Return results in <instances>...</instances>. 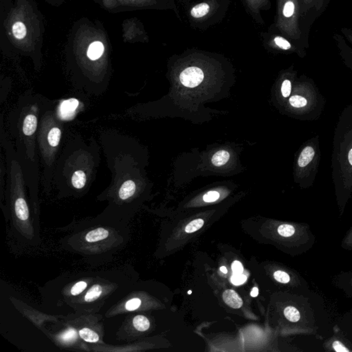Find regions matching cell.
Instances as JSON below:
<instances>
[{
	"label": "cell",
	"mask_w": 352,
	"mask_h": 352,
	"mask_svg": "<svg viewBox=\"0 0 352 352\" xmlns=\"http://www.w3.org/2000/svg\"><path fill=\"white\" fill-rule=\"evenodd\" d=\"M232 0H195L185 5L186 15L191 27L209 29L220 24L228 13Z\"/></svg>",
	"instance_id": "6da1fadb"
},
{
	"label": "cell",
	"mask_w": 352,
	"mask_h": 352,
	"mask_svg": "<svg viewBox=\"0 0 352 352\" xmlns=\"http://www.w3.org/2000/svg\"><path fill=\"white\" fill-rule=\"evenodd\" d=\"M277 11L272 27L292 40L308 44L300 26V0H276Z\"/></svg>",
	"instance_id": "7a4b0ae2"
},
{
	"label": "cell",
	"mask_w": 352,
	"mask_h": 352,
	"mask_svg": "<svg viewBox=\"0 0 352 352\" xmlns=\"http://www.w3.org/2000/svg\"><path fill=\"white\" fill-rule=\"evenodd\" d=\"M262 45L264 48L272 52L295 53L300 56L305 54V43L292 40L277 31L272 26L268 31L261 33Z\"/></svg>",
	"instance_id": "3957f363"
},
{
	"label": "cell",
	"mask_w": 352,
	"mask_h": 352,
	"mask_svg": "<svg viewBox=\"0 0 352 352\" xmlns=\"http://www.w3.org/2000/svg\"><path fill=\"white\" fill-rule=\"evenodd\" d=\"M332 0H300V19L310 27L328 7Z\"/></svg>",
	"instance_id": "277c9868"
},
{
	"label": "cell",
	"mask_w": 352,
	"mask_h": 352,
	"mask_svg": "<svg viewBox=\"0 0 352 352\" xmlns=\"http://www.w3.org/2000/svg\"><path fill=\"white\" fill-rule=\"evenodd\" d=\"M247 13L257 24L264 23L262 13L271 8L270 0H242Z\"/></svg>",
	"instance_id": "5b68a950"
},
{
	"label": "cell",
	"mask_w": 352,
	"mask_h": 352,
	"mask_svg": "<svg viewBox=\"0 0 352 352\" xmlns=\"http://www.w3.org/2000/svg\"><path fill=\"white\" fill-rule=\"evenodd\" d=\"M37 116L34 113H31L25 116L22 123L23 133L25 136H33L35 134L37 129Z\"/></svg>",
	"instance_id": "8992f818"
},
{
	"label": "cell",
	"mask_w": 352,
	"mask_h": 352,
	"mask_svg": "<svg viewBox=\"0 0 352 352\" xmlns=\"http://www.w3.org/2000/svg\"><path fill=\"white\" fill-rule=\"evenodd\" d=\"M79 106V101L75 99H68L64 101L59 107V114L64 119H70L75 114L76 109Z\"/></svg>",
	"instance_id": "52a82bcc"
},
{
	"label": "cell",
	"mask_w": 352,
	"mask_h": 352,
	"mask_svg": "<svg viewBox=\"0 0 352 352\" xmlns=\"http://www.w3.org/2000/svg\"><path fill=\"white\" fill-rule=\"evenodd\" d=\"M222 297H223V300L226 304L228 305L230 308L238 309L240 308L243 305V300H242V298L234 290H226V291L224 292Z\"/></svg>",
	"instance_id": "ba28073f"
},
{
	"label": "cell",
	"mask_w": 352,
	"mask_h": 352,
	"mask_svg": "<svg viewBox=\"0 0 352 352\" xmlns=\"http://www.w3.org/2000/svg\"><path fill=\"white\" fill-rule=\"evenodd\" d=\"M15 212L16 216L21 221H27L29 218V210L24 197H18L15 201Z\"/></svg>",
	"instance_id": "9c48e42d"
},
{
	"label": "cell",
	"mask_w": 352,
	"mask_h": 352,
	"mask_svg": "<svg viewBox=\"0 0 352 352\" xmlns=\"http://www.w3.org/2000/svg\"><path fill=\"white\" fill-rule=\"evenodd\" d=\"M61 139V129L57 126H53L48 130L46 135L47 143L51 148L54 149L59 146Z\"/></svg>",
	"instance_id": "30bf717a"
},
{
	"label": "cell",
	"mask_w": 352,
	"mask_h": 352,
	"mask_svg": "<svg viewBox=\"0 0 352 352\" xmlns=\"http://www.w3.org/2000/svg\"><path fill=\"white\" fill-rule=\"evenodd\" d=\"M136 186L133 180H127L121 186L119 195L121 200H125L130 198L135 194Z\"/></svg>",
	"instance_id": "8fae6325"
},
{
	"label": "cell",
	"mask_w": 352,
	"mask_h": 352,
	"mask_svg": "<svg viewBox=\"0 0 352 352\" xmlns=\"http://www.w3.org/2000/svg\"><path fill=\"white\" fill-rule=\"evenodd\" d=\"M315 149L311 146H307L300 153L298 160V165L300 168L306 167L313 160L315 156Z\"/></svg>",
	"instance_id": "7c38bea8"
},
{
	"label": "cell",
	"mask_w": 352,
	"mask_h": 352,
	"mask_svg": "<svg viewBox=\"0 0 352 352\" xmlns=\"http://www.w3.org/2000/svg\"><path fill=\"white\" fill-rule=\"evenodd\" d=\"M104 52V44L100 41H95L88 48V56L91 60H96L101 57Z\"/></svg>",
	"instance_id": "4fadbf2b"
},
{
	"label": "cell",
	"mask_w": 352,
	"mask_h": 352,
	"mask_svg": "<svg viewBox=\"0 0 352 352\" xmlns=\"http://www.w3.org/2000/svg\"><path fill=\"white\" fill-rule=\"evenodd\" d=\"M79 336L81 339L88 343H97L100 339L99 335L96 332L89 328H82L79 331Z\"/></svg>",
	"instance_id": "5bb4252c"
},
{
	"label": "cell",
	"mask_w": 352,
	"mask_h": 352,
	"mask_svg": "<svg viewBox=\"0 0 352 352\" xmlns=\"http://www.w3.org/2000/svg\"><path fill=\"white\" fill-rule=\"evenodd\" d=\"M109 235V232L104 229L99 228L88 232L86 235V240L89 242H96L104 240Z\"/></svg>",
	"instance_id": "9a60e30c"
},
{
	"label": "cell",
	"mask_w": 352,
	"mask_h": 352,
	"mask_svg": "<svg viewBox=\"0 0 352 352\" xmlns=\"http://www.w3.org/2000/svg\"><path fill=\"white\" fill-rule=\"evenodd\" d=\"M229 159H230L229 152L225 150H221L212 156L211 162L215 167H222L228 162Z\"/></svg>",
	"instance_id": "2e32d148"
},
{
	"label": "cell",
	"mask_w": 352,
	"mask_h": 352,
	"mask_svg": "<svg viewBox=\"0 0 352 352\" xmlns=\"http://www.w3.org/2000/svg\"><path fill=\"white\" fill-rule=\"evenodd\" d=\"M71 182L73 187L76 189H81L84 188L87 182V177L86 174L82 171H76L73 174Z\"/></svg>",
	"instance_id": "e0dca14e"
},
{
	"label": "cell",
	"mask_w": 352,
	"mask_h": 352,
	"mask_svg": "<svg viewBox=\"0 0 352 352\" xmlns=\"http://www.w3.org/2000/svg\"><path fill=\"white\" fill-rule=\"evenodd\" d=\"M133 325L138 331L144 332L150 327V322L147 317L142 315H137L133 319Z\"/></svg>",
	"instance_id": "ac0fdd59"
},
{
	"label": "cell",
	"mask_w": 352,
	"mask_h": 352,
	"mask_svg": "<svg viewBox=\"0 0 352 352\" xmlns=\"http://www.w3.org/2000/svg\"><path fill=\"white\" fill-rule=\"evenodd\" d=\"M77 337V332L76 330L74 329L69 328L61 334L59 338H60L61 341L65 344H71L76 341Z\"/></svg>",
	"instance_id": "d6986e66"
},
{
	"label": "cell",
	"mask_w": 352,
	"mask_h": 352,
	"mask_svg": "<svg viewBox=\"0 0 352 352\" xmlns=\"http://www.w3.org/2000/svg\"><path fill=\"white\" fill-rule=\"evenodd\" d=\"M103 289L100 285H94L89 289L84 297L85 301L91 302L97 299L102 293Z\"/></svg>",
	"instance_id": "ffe728a7"
},
{
	"label": "cell",
	"mask_w": 352,
	"mask_h": 352,
	"mask_svg": "<svg viewBox=\"0 0 352 352\" xmlns=\"http://www.w3.org/2000/svg\"><path fill=\"white\" fill-rule=\"evenodd\" d=\"M13 33L15 37L18 39H24L26 35V28L20 21L15 23L13 26Z\"/></svg>",
	"instance_id": "44dd1931"
},
{
	"label": "cell",
	"mask_w": 352,
	"mask_h": 352,
	"mask_svg": "<svg viewBox=\"0 0 352 352\" xmlns=\"http://www.w3.org/2000/svg\"><path fill=\"white\" fill-rule=\"evenodd\" d=\"M284 315L287 319L290 320V321L293 322V323L298 321L300 318V315L299 310H297V308L292 306L287 307V308L285 309Z\"/></svg>",
	"instance_id": "7402d4cb"
},
{
	"label": "cell",
	"mask_w": 352,
	"mask_h": 352,
	"mask_svg": "<svg viewBox=\"0 0 352 352\" xmlns=\"http://www.w3.org/2000/svg\"><path fill=\"white\" fill-rule=\"evenodd\" d=\"M277 231L282 236L289 237L295 235V229L293 226L290 225V224H282L278 227Z\"/></svg>",
	"instance_id": "603a6c76"
},
{
	"label": "cell",
	"mask_w": 352,
	"mask_h": 352,
	"mask_svg": "<svg viewBox=\"0 0 352 352\" xmlns=\"http://www.w3.org/2000/svg\"><path fill=\"white\" fill-rule=\"evenodd\" d=\"M204 224V220H202V219L193 220L186 227L185 232H187V233H192V232L197 231L203 227Z\"/></svg>",
	"instance_id": "cb8c5ba5"
},
{
	"label": "cell",
	"mask_w": 352,
	"mask_h": 352,
	"mask_svg": "<svg viewBox=\"0 0 352 352\" xmlns=\"http://www.w3.org/2000/svg\"><path fill=\"white\" fill-rule=\"evenodd\" d=\"M289 103L291 105L292 107H296V108H300V107H305L308 104V101L304 97L301 96H292L290 98Z\"/></svg>",
	"instance_id": "d4e9b609"
},
{
	"label": "cell",
	"mask_w": 352,
	"mask_h": 352,
	"mask_svg": "<svg viewBox=\"0 0 352 352\" xmlns=\"http://www.w3.org/2000/svg\"><path fill=\"white\" fill-rule=\"evenodd\" d=\"M88 287L87 282H84V281H81V282H78L76 284L73 285L72 288L70 290V294L72 296H77V295H80L83 292L86 290Z\"/></svg>",
	"instance_id": "484cf974"
},
{
	"label": "cell",
	"mask_w": 352,
	"mask_h": 352,
	"mask_svg": "<svg viewBox=\"0 0 352 352\" xmlns=\"http://www.w3.org/2000/svg\"><path fill=\"white\" fill-rule=\"evenodd\" d=\"M274 277L277 282L282 283H288L290 282V277L286 272L282 271V270H277L274 273Z\"/></svg>",
	"instance_id": "4316f807"
},
{
	"label": "cell",
	"mask_w": 352,
	"mask_h": 352,
	"mask_svg": "<svg viewBox=\"0 0 352 352\" xmlns=\"http://www.w3.org/2000/svg\"><path fill=\"white\" fill-rule=\"evenodd\" d=\"M141 305V300L139 298H134L129 300L126 303L125 309L127 311H134L140 308Z\"/></svg>",
	"instance_id": "83f0119b"
},
{
	"label": "cell",
	"mask_w": 352,
	"mask_h": 352,
	"mask_svg": "<svg viewBox=\"0 0 352 352\" xmlns=\"http://www.w3.org/2000/svg\"><path fill=\"white\" fill-rule=\"evenodd\" d=\"M220 198V194L216 191H211L204 194L203 196V200L205 202H215Z\"/></svg>",
	"instance_id": "f1b7e54d"
},
{
	"label": "cell",
	"mask_w": 352,
	"mask_h": 352,
	"mask_svg": "<svg viewBox=\"0 0 352 352\" xmlns=\"http://www.w3.org/2000/svg\"><path fill=\"white\" fill-rule=\"evenodd\" d=\"M291 81L288 79H285L282 85V94L284 98H288L291 93Z\"/></svg>",
	"instance_id": "f546056e"
},
{
	"label": "cell",
	"mask_w": 352,
	"mask_h": 352,
	"mask_svg": "<svg viewBox=\"0 0 352 352\" xmlns=\"http://www.w3.org/2000/svg\"><path fill=\"white\" fill-rule=\"evenodd\" d=\"M246 281V277L242 274H240V275H235H235L231 277V282L235 285L243 284L244 283H245Z\"/></svg>",
	"instance_id": "4dcf8cb0"
},
{
	"label": "cell",
	"mask_w": 352,
	"mask_h": 352,
	"mask_svg": "<svg viewBox=\"0 0 352 352\" xmlns=\"http://www.w3.org/2000/svg\"><path fill=\"white\" fill-rule=\"evenodd\" d=\"M232 270L235 275H240L244 271L243 265L238 261H235L232 264Z\"/></svg>",
	"instance_id": "1f68e13d"
},
{
	"label": "cell",
	"mask_w": 352,
	"mask_h": 352,
	"mask_svg": "<svg viewBox=\"0 0 352 352\" xmlns=\"http://www.w3.org/2000/svg\"><path fill=\"white\" fill-rule=\"evenodd\" d=\"M332 347H333L334 350L336 352H350V350L345 348L344 345L342 344L341 343H340L339 341H335L334 343H333Z\"/></svg>",
	"instance_id": "d6a6232c"
},
{
	"label": "cell",
	"mask_w": 352,
	"mask_h": 352,
	"mask_svg": "<svg viewBox=\"0 0 352 352\" xmlns=\"http://www.w3.org/2000/svg\"><path fill=\"white\" fill-rule=\"evenodd\" d=\"M259 294V290L258 288H256V287H255V288H252L251 292H250V295L252 297H256L257 295H258Z\"/></svg>",
	"instance_id": "836d02e7"
},
{
	"label": "cell",
	"mask_w": 352,
	"mask_h": 352,
	"mask_svg": "<svg viewBox=\"0 0 352 352\" xmlns=\"http://www.w3.org/2000/svg\"><path fill=\"white\" fill-rule=\"evenodd\" d=\"M348 160L350 164L352 166V149L350 151L348 154Z\"/></svg>",
	"instance_id": "e575fe53"
},
{
	"label": "cell",
	"mask_w": 352,
	"mask_h": 352,
	"mask_svg": "<svg viewBox=\"0 0 352 352\" xmlns=\"http://www.w3.org/2000/svg\"><path fill=\"white\" fill-rule=\"evenodd\" d=\"M178 1L180 4H184L185 6V5L188 4L190 0H178Z\"/></svg>",
	"instance_id": "d590c367"
},
{
	"label": "cell",
	"mask_w": 352,
	"mask_h": 352,
	"mask_svg": "<svg viewBox=\"0 0 352 352\" xmlns=\"http://www.w3.org/2000/svg\"><path fill=\"white\" fill-rule=\"evenodd\" d=\"M220 270L222 272H224V274H227V272H228V270H227V268H226L225 266L221 267Z\"/></svg>",
	"instance_id": "8d00e7d4"
},
{
	"label": "cell",
	"mask_w": 352,
	"mask_h": 352,
	"mask_svg": "<svg viewBox=\"0 0 352 352\" xmlns=\"http://www.w3.org/2000/svg\"><path fill=\"white\" fill-rule=\"evenodd\" d=\"M188 293H189V294H192V291H191V290H190V291H189Z\"/></svg>",
	"instance_id": "74e56055"
}]
</instances>
